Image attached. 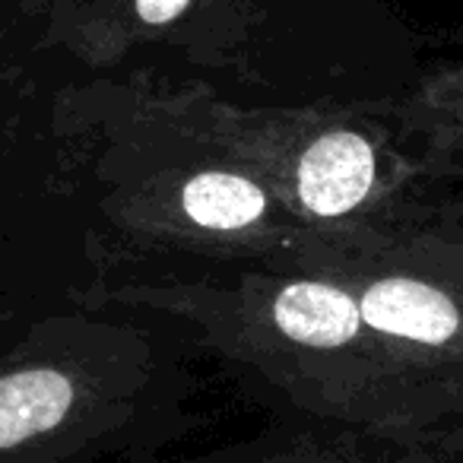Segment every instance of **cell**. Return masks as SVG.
<instances>
[{
    "instance_id": "6da1fadb",
    "label": "cell",
    "mask_w": 463,
    "mask_h": 463,
    "mask_svg": "<svg viewBox=\"0 0 463 463\" xmlns=\"http://www.w3.org/2000/svg\"><path fill=\"white\" fill-rule=\"evenodd\" d=\"M58 124L90 153L99 206L130 239L267 267L292 264L321 241L206 134L184 86L96 83L64 96Z\"/></svg>"
},
{
    "instance_id": "7a4b0ae2",
    "label": "cell",
    "mask_w": 463,
    "mask_h": 463,
    "mask_svg": "<svg viewBox=\"0 0 463 463\" xmlns=\"http://www.w3.org/2000/svg\"><path fill=\"white\" fill-rule=\"evenodd\" d=\"M203 130L245 162L324 245H368L431 216L422 162L393 124L362 109H248L184 86Z\"/></svg>"
},
{
    "instance_id": "3957f363",
    "label": "cell",
    "mask_w": 463,
    "mask_h": 463,
    "mask_svg": "<svg viewBox=\"0 0 463 463\" xmlns=\"http://www.w3.org/2000/svg\"><path fill=\"white\" fill-rule=\"evenodd\" d=\"M96 289L92 296L102 302L184 317L232 353L315 381L327 393L391 397L412 378L368 327L359 302L317 273L254 267L232 277L128 279Z\"/></svg>"
},
{
    "instance_id": "277c9868",
    "label": "cell",
    "mask_w": 463,
    "mask_h": 463,
    "mask_svg": "<svg viewBox=\"0 0 463 463\" xmlns=\"http://www.w3.org/2000/svg\"><path fill=\"white\" fill-rule=\"evenodd\" d=\"M340 283L368 327L412 374L463 384V225L425 222L368 241L324 245L286 264Z\"/></svg>"
},
{
    "instance_id": "5b68a950",
    "label": "cell",
    "mask_w": 463,
    "mask_h": 463,
    "mask_svg": "<svg viewBox=\"0 0 463 463\" xmlns=\"http://www.w3.org/2000/svg\"><path fill=\"white\" fill-rule=\"evenodd\" d=\"M45 42L86 64H118L140 45L178 42L197 20L200 0H26Z\"/></svg>"
},
{
    "instance_id": "8992f818",
    "label": "cell",
    "mask_w": 463,
    "mask_h": 463,
    "mask_svg": "<svg viewBox=\"0 0 463 463\" xmlns=\"http://www.w3.org/2000/svg\"><path fill=\"white\" fill-rule=\"evenodd\" d=\"M391 121L422 162L425 178L463 184V61L425 73L391 109Z\"/></svg>"
},
{
    "instance_id": "52a82bcc",
    "label": "cell",
    "mask_w": 463,
    "mask_h": 463,
    "mask_svg": "<svg viewBox=\"0 0 463 463\" xmlns=\"http://www.w3.org/2000/svg\"><path fill=\"white\" fill-rule=\"evenodd\" d=\"M71 359H20L0 372V450L20 448L71 419L86 397Z\"/></svg>"
},
{
    "instance_id": "ba28073f",
    "label": "cell",
    "mask_w": 463,
    "mask_h": 463,
    "mask_svg": "<svg viewBox=\"0 0 463 463\" xmlns=\"http://www.w3.org/2000/svg\"><path fill=\"white\" fill-rule=\"evenodd\" d=\"M431 216L444 219V222H460L463 225V194H454V197L431 203Z\"/></svg>"
},
{
    "instance_id": "9c48e42d",
    "label": "cell",
    "mask_w": 463,
    "mask_h": 463,
    "mask_svg": "<svg viewBox=\"0 0 463 463\" xmlns=\"http://www.w3.org/2000/svg\"><path fill=\"white\" fill-rule=\"evenodd\" d=\"M210 4H216V0H200V14H206V7H210Z\"/></svg>"
}]
</instances>
